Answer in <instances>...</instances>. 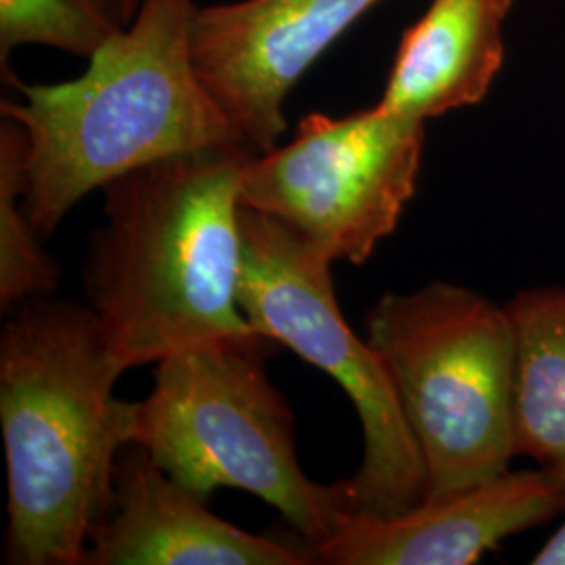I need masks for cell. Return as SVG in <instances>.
<instances>
[{"label": "cell", "mask_w": 565, "mask_h": 565, "mask_svg": "<svg viewBox=\"0 0 565 565\" xmlns=\"http://www.w3.org/2000/svg\"><path fill=\"white\" fill-rule=\"evenodd\" d=\"M380 0H239L198 7V76L258 153L281 139L282 103L327 46Z\"/></svg>", "instance_id": "obj_8"}, {"label": "cell", "mask_w": 565, "mask_h": 565, "mask_svg": "<svg viewBox=\"0 0 565 565\" xmlns=\"http://www.w3.org/2000/svg\"><path fill=\"white\" fill-rule=\"evenodd\" d=\"M507 310L518 350V455L565 480V287L527 289Z\"/></svg>", "instance_id": "obj_12"}, {"label": "cell", "mask_w": 565, "mask_h": 565, "mask_svg": "<svg viewBox=\"0 0 565 565\" xmlns=\"http://www.w3.org/2000/svg\"><path fill=\"white\" fill-rule=\"evenodd\" d=\"M141 2L142 0H118L121 13H124V18H126V21H128V23L135 20V15H137V11H139Z\"/></svg>", "instance_id": "obj_16"}, {"label": "cell", "mask_w": 565, "mask_h": 565, "mask_svg": "<svg viewBox=\"0 0 565 565\" xmlns=\"http://www.w3.org/2000/svg\"><path fill=\"white\" fill-rule=\"evenodd\" d=\"M366 340L387 366L419 448L425 499L511 471L518 350L507 306L469 287L429 282L385 294L366 317Z\"/></svg>", "instance_id": "obj_4"}, {"label": "cell", "mask_w": 565, "mask_h": 565, "mask_svg": "<svg viewBox=\"0 0 565 565\" xmlns=\"http://www.w3.org/2000/svg\"><path fill=\"white\" fill-rule=\"evenodd\" d=\"M562 513L564 478L543 467L507 471L396 515L342 511L333 532L306 548L327 565H471L507 539Z\"/></svg>", "instance_id": "obj_9"}, {"label": "cell", "mask_w": 565, "mask_h": 565, "mask_svg": "<svg viewBox=\"0 0 565 565\" xmlns=\"http://www.w3.org/2000/svg\"><path fill=\"white\" fill-rule=\"evenodd\" d=\"M306 546L249 534L216 518L139 445L116 465V505L90 534L86 565H308Z\"/></svg>", "instance_id": "obj_10"}, {"label": "cell", "mask_w": 565, "mask_h": 565, "mask_svg": "<svg viewBox=\"0 0 565 565\" xmlns=\"http://www.w3.org/2000/svg\"><path fill=\"white\" fill-rule=\"evenodd\" d=\"M126 25L118 0H0V60L20 44L90 60Z\"/></svg>", "instance_id": "obj_14"}, {"label": "cell", "mask_w": 565, "mask_h": 565, "mask_svg": "<svg viewBox=\"0 0 565 565\" xmlns=\"http://www.w3.org/2000/svg\"><path fill=\"white\" fill-rule=\"evenodd\" d=\"M515 0H434L404 32L380 107L427 121L478 105L505 60V28Z\"/></svg>", "instance_id": "obj_11"}, {"label": "cell", "mask_w": 565, "mask_h": 565, "mask_svg": "<svg viewBox=\"0 0 565 565\" xmlns=\"http://www.w3.org/2000/svg\"><path fill=\"white\" fill-rule=\"evenodd\" d=\"M534 565H565V522L532 557Z\"/></svg>", "instance_id": "obj_15"}, {"label": "cell", "mask_w": 565, "mask_h": 565, "mask_svg": "<svg viewBox=\"0 0 565 565\" xmlns=\"http://www.w3.org/2000/svg\"><path fill=\"white\" fill-rule=\"evenodd\" d=\"M124 371L88 306L44 296L13 308L0 340L4 562L86 565L132 443L135 403L114 396Z\"/></svg>", "instance_id": "obj_2"}, {"label": "cell", "mask_w": 565, "mask_h": 565, "mask_svg": "<svg viewBox=\"0 0 565 565\" xmlns=\"http://www.w3.org/2000/svg\"><path fill=\"white\" fill-rule=\"evenodd\" d=\"M239 306L249 324L342 385L363 425V461L331 484L343 513L396 515L425 499L419 448L377 350L340 312L331 260L285 224L243 207Z\"/></svg>", "instance_id": "obj_6"}, {"label": "cell", "mask_w": 565, "mask_h": 565, "mask_svg": "<svg viewBox=\"0 0 565 565\" xmlns=\"http://www.w3.org/2000/svg\"><path fill=\"white\" fill-rule=\"evenodd\" d=\"M256 153L249 145L207 147L103 186L105 224L90 235L82 279L124 369L191 343L260 335L239 306V184Z\"/></svg>", "instance_id": "obj_1"}, {"label": "cell", "mask_w": 565, "mask_h": 565, "mask_svg": "<svg viewBox=\"0 0 565 565\" xmlns=\"http://www.w3.org/2000/svg\"><path fill=\"white\" fill-rule=\"evenodd\" d=\"M23 132L13 120L0 126V306L13 310L20 303L49 296L60 282V268L42 249V239L25 205Z\"/></svg>", "instance_id": "obj_13"}, {"label": "cell", "mask_w": 565, "mask_h": 565, "mask_svg": "<svg viewBox=\"0 0 565 565\" xmlns=\"http://www.w3.org/2000/svg\"><path fill=\"white\" fill-rule=\"evenodd\" d=\"M270 343L218 338L168 354L151 394L135 403L130 445L203 501L218 488L256 494L317 545L342 509L331 486L315 484L300 467L291 408L264 369Z\"/></svg>", "instance_id": "obj_5"}, {"label": "cell", "mask_w": 565, "mask_h": 565, "mask_svg": "<svg viewBox=\"0 0 565 565\" xmlns=\"http://www.w3.org/2000/svg\"><path fill=\"white\" fill-rule=\"evenodd\" d=\"M195 0H142L81 78L13 81L21 102H2V118L23 132V205L42 242L84 195L132 170L207 147L247 145L195 72Z\"/></svg>", "instance_id": "obj_3"}, {"label": "cell", "mask_w": 565, "mask_h": 565, "mask_svg": "<svg viewBox=\"0 0 565 565\" xmlns=\"http://www.w3.org/2000/svg\"><path fill=\"white\" fill-rule=\"evenodd\" d=\"M425 121L380 105L345 118L303 116L296 139L252 156L239 202L335 260L363 264L415 195Z\"/></svg>", "instance_id": "obj_7"}]
</instances>
